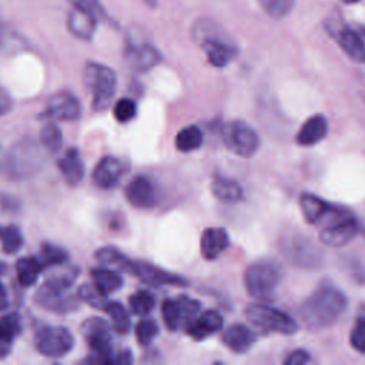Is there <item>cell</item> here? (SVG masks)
Wrapping results in <instances>:
<instances>
[{"mask_svg":"<svg viewBox=\"0 0 365 365\" xmlns=\"http://www.w3.org/2000/svg\"><path fill=\"white\" fill-rule=\"evenodd\" d=\"M204 134L197 125H187L175 135V147L182 153H191L202 145Z\"/></svg>","mask_w":365,"mask_h":365,"instance_id":"cell-31","label":"cell"},{"mask_svg":"<svg viewBox=\"0 0 365 365\" xmlns=\"http://www.w3.org/2000/svg\"><path fill=\"white\" fill-rule=\"evenodd\" d=\"M34 301L41 308L56 312V314H67L76 311L80 305L78 295L70 292V289H60L56 287L43 282L37 291L34 292Z\"/></svg>","mask_w":365,"mask_h":365,"instance_id":"cell-14","label":"cell"},{"mask_svg":"<svg viewBox=\"0 0 365 365\" xmlns=\"http://www.w3.org/2000/svg\"><path fill=\"white\" fill-rule=\"evenodd\" d=\"M336 41L351 60L356 63L365 61V43L355 30L348 27L341 29L336 34Z\"/></svg>","mask_w":365,"mask_h":365,"instance_id":"cell-28","label":"cell"},{"mask_svg":"<svg viewBox=\"0 0 365 365\" xmlns=\"http://www.w3.org/2000/svg\"><path fill=\"white\" fill-rule=\"evenodd\" d=\"M13 107V100L9 91L0 86V117L7 114Z\"/></svg>","mask_w":365,"mask_h":365,"instance_id":"cell-45","label":"cell"},{"mask_svg":"<svg viewBox=\"0 0 365 365\" xmlns=\"http://www.w3.org/2000/svg\"><path fill=\"white\" fill-rule=\"evenodd\" d=\"M114 364H131L133 362V355L128 349L121 351L115 358H113Z\"/></svg>","mask_w":365,"mask_h":365,"instance_id":"cell-46","label":"cell"},{"mask_svg":"<svg viewBox=\"0 0 365 365\" xmlns=\"http://www.w3.org/2000/svg\"><path fill=\"white\" fill-rule=\"evenodd\" d=\"M281 282V269L271 261L251 264L244 272V287L257 299L269 298Z\"/></svg>","mask_w":365,"mask_h":365,"instance_id":"cell-7","label":"cell"},{"mask_svg":"<svg viewBox=\"0 0 365 365\" xmlns=\"http://www.w3.org/2000/svg\"><path fill=\"white\" fill-rule=\"evenodd\" d=\"M125 200L135 208L147 210L158 204V188L155 182L147 175L133 177L124 190Z\"/></svg>","mask_w":365,"mask_h":365,"instance_id":"cell-15","label":"cell"},{"mask_svg":"<svg viewBox=\"0 0 365 365\" xmlns=\"http://www.w3.org/2000/svg\"><path fill=\"white\" fill-rule=\"evenodd\" d=\"M41 271L43 268L37 257H24L16 262L17 281L24 288L34 285Z\"/></svg>","mask_w":365,"mask_h":365,"instance_id":"cell-29","label":"cell"},{"mask_svg":"<svg viewBox=\"0 0 365 365\" xmlns=\"http://www.w3.org/2000/svg\"><path fill=\"white\" fill-rule=\"evenodd\" d=\"M346 305L348 299L341 289L331 284H324L305 298L298 315L307 328L319 331L335 324L345 312Z\"/></svg>","mask_w":365,"mask_h":365,"instance_id":"cell-1","label":"cell"},{"mask_svg":"<svg viewBox=\"0 0 365 365\" xmlns=\"http://www.w3.org/2000/svg\"><path fill=\"white\" fill-rule=\"evenodd\" d=\"M34 345L47 358H61L73 349L74 338L64 327L43 325L34 334Z\"/></svg>","mask_w":365,"mask_h":365,"instance_id":"cell-10","label":"cell"},{"mask_svg":"<svg viewBox=\"0 0 365 365\" xmlns=\"http://www.w3.org/2000/svg\"><path fill=\"white\" fill-rule=\"evenodd\" d=\"M278 248L289 264L299 268H315L322 262L321 248L299 232L284 234L278 241Z\"/></svg>","mask_w":365,"mask_h":365,"instance_id":"cell-5","label":"cell"},{"mask_svg":"<svg viewBox=\"0 0 365 365\" xmlns=\"http://www.w3.org/2000/svg\"><path fill=\"white\" fill-rule=\"evenodd\" d=\"M221 138L224 145L235 155L248 158L259 148L258 133L245 121L232 120L222 125Z\"/></svg>","mask_w":365,"mask_h":365,"instance_id":"cell-8","label":"cell"},{"mask_svg":"<svg viewBox=\"0 0 365 365\" xmlns=\"http://www.w3.org/2000/svg\"><path fill=\"white\" fill-rule=\"evenodd\" d=\"M113 114L117 121L120 123H128L137 115V104L134 100L124 97L120 98L113 108Z\"/></svg>","mask_w":365,"mask_h":365,"instance_id":"cell-40","label":"cell"},{"mask_svg":"<svg viewBox=\"0 0 365 365\" xmlns=\"http://www.w3.org/2000/svg\"><path fill=\"white\" fill-rule=\"evenodd\" d=\"M128 305H130L131 314L143 317V315H147L153 311V308L155 305V298L150 291L140 289V291L130 295Z\"/></svg>","mask_w":365,"mask_h":365,"instance_id":"cell-35","label":"cell"},{"mask_svg":"<svg viewBox=\"0 0 365 365\" xmlns=\"http://www.w3.org/2000/svg\"><path fill=\"white\" fill-rule=\"evenodd\" d=\"M230 237L224 228L220 227H210L204 230L200 241L201 254L205 259H215L218 258L228 247Z\"/></svg>","mask_w":365,"mask_h":365,"instance_id":"cell-24","label":"cell"},{"mask_svg":"<svg viewBox=\"0 0 365 365\" xmlns=\"http://www.w3.org/2000/svg\"><path fill=\"white\" fill-rule=\"evenodd\" d=\"M81 334L94 355V362H113V336L110 327L104 319L88 318L81 325Z\"/></svg>","mask_w":365,"mask_h":365,"instance_id":"cell-9","label":"cell"},{"mask_svg":"<svg viewBox=\"0 0 365 365\" xmlns=\"http://www.w3.org/2000/svg\"><path fill=\"white\" fill-rule=\"evenodd\" d=\"M311 359L309 354L304 349H295L291 354H288V356L284 359L285 365H302L307 364Z\"/></svg>","mask_w":365,"mask_h":365,"instance_id":"cell-44","label":"cell"},{"mask_svg":"<svg viewBox=\"0 0 365 365\" xmlns=\"http://www.w3.org/2000/svg\"><path fill=\"white\" fill-rule=\"evenodd\" d=\"M36 257L40 261L43 271L48 269L50 267L53 268V267H57V265H63L68 259V254L64 248L57 247V245L50 244V242L41 244L40 252Z\"/></svg>","mask_w":365,"mask_h":365,"instance_id":"cell-32","label":"cell"},{"mask_svg":"<svg viewBox=\"0 0 365 365\" xmlns=\"http://www.w3.org/2000/svg\"><path fill=\"white\" fill-rule=\"evenodd\" d=\"M211 192L218 201L224 204H237L244 198L242 187L235 180L222 175H215L212 178Z\"/></svg>","mask_w":365,"mask_h":365,"instance_id":"cell-26","label":"cell"},{"mask_svg":"<svg viewBox=\"0 0 365 365\" xmlns=\"http://www.w3.org/2000/svg\"><path fill=\"white\" fill-rule=\"evenodd\" d=\"M200 301L187 295H180L178 298H165L161 304V315L170 331L185 328L187 324L200 314Z\"/></svg>","mask_w":365,"mask_h":365,"instance_id":"cell-13","label":"cell"},{"mask_svg":"<svg viewBox=\"0 0 365 365\" xmlns=\"http://www.w3.org/2000/svg\"><path fill=\"white\" fill-rule=\"evenodd\" d=\"M299 208H301V212L307 222L321 224L322 227L334 224V222L351 215V212L348 210L341 208L334 204H329L325 200H322L314 194H308V192H304L299 197Z\"/></svg>","mask_w":365,"mask_h":365,"instance_id":"cell-12","label":"cell"},{"mask_svg":"<svg viewBox=\"0 0 365 365\" xmlns=\"http://www.w3.org/2000/svg\"><path fill=\"white\" fill-rule=\"evenodd\" d=\"M100 19L81 7L73 6L67 14V27L73 36L80 40H91Z\"/></svg>","mask_w":365,"mask_h":365,"instance_id":"cell-20","label":"cell"},{"mask_svg":"<svg viewBox=\"0 0 365 365\" xmlns=\"http://www.w3.org/2000/svg\"><path fill=\"white\" fill-rule=\"evenodd\" d=\"M58 171L63 180L70 185H77L84 177V163L80 151L76 147L68 148L57 161Z\"/></svg>","mask_w":365,"mask_h":365,"instance_id":"cell-25","label":"cell"},{"mask_svg":"<svg viewBox=\"0 0 365 365\" xmlns=\"http://www.w3.org/2000/svg\"><path fill=\"white\" fill-rule=\"evenodd\" d=\"M91 278H93V282L96 284V287L106 295L118 291L123 285L121 275H118L117 272H114L108 268H101V267L93 268Z\"/></svg>","mask_w":365,"mask_h":365,"instance_id":"cell-30","label":"cell"},{"mask_svg":"<svg viewBox=\"0 0 365 365\" xmlns=\"http://www.w3.org/2000/svg\"><path fill=\"white\" fill-rule=\"evenodd\" d=\"M23 46L20 36L4 21L0 20V50L11 51L19 50Z\"/></svg>","mask_w":365,"mask_h":365,"instance_id":"cell-39","label":"cell"},{"mask_svg":"<svg viewBox=\"0 0 365 365\" xmlns=\"http://www.w3.org/2000/svg\"><path fill=\"white\" fill-rule=\"evenodd\" d=\"M68 1L71 3V6L81 7V9H86V10L91 11V13H94L100 20H106L107 19L106 9L100 3V0H68Z\"/></svg>","mask_w":365,"mask_h":365,"instance_id":"cell-43","label":"cell"},{"mask_svg":"<svg viewBox=\"0 0 365 365\" xmlns=\"http://www.w3.org/2000/svg\"><path fill=\"white\" fill-rule=\"evenodd\" d=\"M345 4H355V3H358V1H361V0H342Z\"/></svg>","mask_w":365,"mask_h":365,"instance_id":"cell-50","label":"cell"},{"mask_svg":"<svg viewBox=\"0 0 365 365\" xmlns=\"http://www.w3.org/2000/svg\"><path fill=\"white\" fill-rule=\"evenodd\" d=\"M192 36L214 67H225L237 54L235 44L210 20H198L192 29Z\"/></svg>","mask_w":365,"mask_h":365,"instance_id":"cell-3","label":"cell"},{"mask_svg":"<svg viewBox=\"0 0 365 365\" xmlns=\"http://www.w3.org/2000/svg\"><path fill=\"white\" fill-rule=\"evenodd\" d=\"M47 154L40 141L24 137L6 153L3 174L13 180L33 177L43 168Z\"/></svg>","mask_w":365,"mask_h":365,"instance_id":"cell-2","label":"cell"},{"mask_svg":"<svg viewBox=\"0 0 365 365\" xmlns=\"http://www.w3.org/2000/svg\"><path fill=\"white\" fill-rule=\"evenodd\" d=\"M21 332V319L16 312L0 318V358L10 354L14 339Z\"/></svg>","mask_w":365,"mask_h":365,"instance_id":"cell-27","label":"cell"},{"mask_svg":"<svg viewBox=\"0 0 365 365\" xmlns=\"http://www.w3.org/2000/svg\"><path fill=\"white\" fill-rule=\"evenodd\" d=\"M0 245L6 254L17 252L23 245V234L16 225H0Z\"/></svg>","mask_w":365,"mask_h":365,"instance_id":"cell-34","label":"cell"},{"mask_svg":"<svg viewBox=\"0 0 365 365\" xmlns=\"http://www.w3.org/2000/svg\"><path fill=\"white\" fill-rule=\"evenodd\" d=\"M124 60L131 70L147 71L161 61V54L147 41L128 40L124 50Z\"/></svg>","mask_w":365,"mask_h":365,"instance_id":"cell-16","label":"cell"},{"mask_svg":"<svg viewBox=\"0 0 365 365\" xmlns=\"http://www.w3.org/2000/svg\"><path fill=\"white\" fill-rule=\"evenodd\" d=\"M148 7H151V9H154L155 6H157V0H143Z\"/></svg>","mask_w":365,"mask_h":365,"instance_id":"cell-49","label":"cell"},{"mask_svg":"<svg viewBox=\"0 0 365 365\" xmlns=\"http://www.w3.org/2000/svg\"><path fill=\"white\" fill-rule=\"evenodd\" d=\"M9 307V297H7V292L3 287V284L0 282V311L6 309Z\"/></svg>","mask_w":365,"mask_h":365,"instance_id":"cell-47","label":"cell"},{"mask_svg":"<svg viewBox=\"0 0 365 365\" xmlns=\"http://www.w3.org/2000/svg\"><path fill=\"white\" fill-rule=\"evenodd\" d=\"M328 134V121L322 114H314L304 121L295 141L301 147H311L322 141Z\"/></svg>","mask_w":365,"mask_h":365,"instance_id":"cell-22","label":"cell"},{"mask_svg":"<svg viewBox=\"0 0 365 365\" xmlns=\"http://www.w3.org/2000/svg\"><path fill=\"white\" fill-rule=\"evenodd\" d=\"M222 344L235 354L247 352L255 342V334L244 324H232L222 332Z\"/></svg>","mask_w":365,"mask_h":365,"instance_id":"cell-23","label":"cell"},{"mask_svg":"<svg viewBox=\"0 0 365 365\" xmlns=\"http://www.w3.org/2000/svg\"><path fill=\"white\" fill-rule=\"evenodd\" d=\"M248 322L259 331L292 335L297 332V322L285 312L262 302L250 304L245 308Z\"/></svg>","mask_w":365,"mask_h":365,"instance_id":"cell-6","label":"cell"},{"mask_svg":"<svg viewBox=\"0 0 365 365\" xmlns=\"http://www.w3.org/2000/svg\"><path fill=\"white\" fill-rule=\"evenodd\" d=\"M349 342L355 351L365 354V317H359L355 321L349 334Z\"/></svg>","mask_w":365,"mask_h":365,"instance_id":"cell-42","label":"cell"},{"mask_svg":"<svg viewBox=\"0 0 365 365\" xmlns=\"http://www.w3.org/2000/svg\"><path fill=\"white\" fill-rule=\"evenodd\" d=\"M115 267H118L123 271H127L137 277L140 281L151 285H177L184 287L187 284V279L175 275L173 272H168L157 265L144 262V261H133L124 254L120 255Z\"/></svg>","mask_w":365,"mask_h":365,"instance_id":"cell-11","label":"cell"},{"mask_svg":"<svg viewBox=\"0 0 365 365\" xmlns=\"http://www.w3.org/2000/svg\"><path fill=\"white\" fill-rule=\"evenodd\" d=\"M84 83L93 96V110L104 111L111 103L115 87H117V76L115 71L101 63L88 61L84 66Z\"/></svg>","mask_w":365,"mask_h":365,"instance_id":"cell-4","label":"cell"},{"mask_svg":"<svg viewBox=\"0 0 365 365\" xmlns=\"http://www.w3.org/2000/svg\"><path fill=\"white\" fill-rule=\"evenodd\" d=\"M81 114V104L78 98L68 91H58L53 94L46 104L44 117L58 121H73Z\"/></svg>","mask_w":365,"mask_h":365,"instance_id":"cell-17","label":"cell"},{"mask_svg":"<svg viewBox=\"0 0 365 365\" xmlns=\"http://www.w3.org/2000/svg\"><path fill=\"white\" fill-rule=\"evenodd\" d=\"M111 318V325L118 334H127L130 329V317L127 309L117 301H107L103 308Z\"/></svg>","mask_w":365,"mask_h":365,"instance_id":"cell-33","label":"cell"},{"mask_svg":"<svg viewBox=\"0 0 365 365\" xmlns=\"http://www.w3.org/2000/svg\"><path fill=\"white\" fill-rule=\"evenodd\" d=\"M123 174H124V167L121 161L113 155H106L94 167L91 178L96 187L101 190H108L118 184Z\"/></svg>","mask_w":365,"mask_h":365,"instance_id":"cell-19","label":"cell"},{"mask_svg":"<svg viewBox=\"0 0 365 365\" xmlns=\"http://www.w3.org/2000/svg\"><path fill=\"white\" fill-rule=\"evenodd\" d=\"M77 295L81 301H84L86 304L91 305L93 308H98V309H103L107 299H106V294H103L97 287L96 284H83L78 291H77Z\"/></svg>","mask_w":365,"mask_h":365,"instance_id":"cell-37","label":"cell"},{"mask_svg":"<svg viewBox=\"0 0 365 365\" xmlns=\"http://www.w3.org/2000/svg\"><path fill=\"white\" fill-rule=\"evenodd\" d=\"M135 339L140 345L145 346L153 342V339L158 335V325L151 318H143L135 325Z\"/></svg>","mask_w":365,"mask_h":365,"instance_id":"cell-38","label":"cell"},{"mask_svg":"<svg viewBox=\"0 0 365 365\" xmlns=\"http://www.w3.org/2000/svg\"><path fill=\"white\" fill-rule=\"evenodd\" d=\"M222 322L224 319L218 311L207 309L198 314L192 321H190L184 329L192 339L202 341L210 335L218 332L222 328Z\"/></svg>","mask_w":365,"mask_h":365,"instance_id":"cell-21","label":"cell"},{"mask_svg":"<svg viewBox=\"0 0 365 365\" xmlns=\"http://www.w3.org/2000/svg\"><path fill=\"white\" fill-rule=\"evenodd\" d=\"M38 141L41 143V145L48 154H54L61 148V144H63L61 130L54 123H47L40 130Z\"/></svg>","mask_w":365,"mask_h":365,"instance_id":"cell-36","label":"cell"},{"mask_svg":"<svg viewBox=\"0 0 365 365\" xmlns=\"http://www.w3.org/2000/svg\"><path fill=\"white\" fill-rule=\"evenodd\" d=\"M358 231V221L351 214L334 224L322 227V230L319 231V241L327 247H344L355 238Z\"/></svg>","mask_w":365,"mask_h":365,"instance_id":"cell-18","label":"cell"},{"mask_svg":"<svg viewBox=\"0 0 365 365\" xmlns=\"http://www.w3.org/2000/svg\"><path fill=\"white\" fill-rule=\"evenodd\" d=\"M6 272H7V265L3 261H0V277L4 275Z\"/></svg>","mask_w":365,"mask_h":365,"instance_id":"cell-48","label":"cell"},{"mask_svg":"<svg viewBox=\"0 0 365 365\" xmlns=\"http://www.w3.org/2000/svg\"><path fill=\"white\" fill-rule=\"evenodd\" d=\"M264 10L272 19H284L292 10L295 0H259Z\"/></svg>","mask_w":365,"mask_h":365,"instance_id":"cell-41","label":"cell"}]
</instances>
